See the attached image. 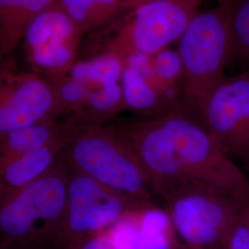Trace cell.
<instances>
[{
  "instance_id": "obj_2",
  "label": "cell",
  "mask_w": 249,
  "mask_h": 249,
  "mask_svg": "<svg viewBox=\"0 0 249 249\" xmlns=\"http://www.w3.org/2000/svg\"><path fill=\"white\" fill-rule=\"evenodd\" d=\"M69 180L60 155L43 177L0 203L1 249H57Z\"/></svg>"
},
{
  "instance_id": "obj_14",
  "label": "cell",
  "mask_w": 249,
  "mask_h": 249,
  "mask_svg": "<svg viewBox=\"0 0 249 249\" xmlns=\"http://www.w3.org/2000/svg\"><path fill=\"white\" fill-rule=\"evenodd\" d=\"M84 34L112 25L131 9L122 0H54Z\"/></svg>"
},
{
  "instance_id": "obj_13",
  "label": "cell",
  "mask_w": 249,
  "mask_h": 249,
  "mask_svg": "<svg viewBox=\"0 0 249 249\" xmlns=\"http://www.w3.org/2000/svg\"><path fill=\"white\" fill-rule=\"evenodd\" d=\"M54 0H0V54L12 53L21 44L27 28Z\"/></svg>"
},
{
  "instance_id": "obj_21",
  "label": "cell",
  "mask_w": 249,
  "mask_h": 249,
  "mask_svg": "<svg viewBox=\"0 0 249 249\" xmlns=\"http://www.w3.org/2000/svg\"><path fill=\"white\" fill-rule=\"evenodd\" d=\"M63 249H119L116 241L107 234H94L74 242Z\"/></svg>"
},
{
  "instance_id": "obj_23",
  "label": "cell",
  "mask_w": 249,
  "mask_h": 249,
  "mask_svg": "<svg viewBox=\"0 0 249 249\" xmlns=\"http://www.w3.org/2000/svg\"><path fill=\"white\" fill-rule=\"evenodd\" d=\"M124 4L130 9H136L142 5H144L148 2H151L153 0H122Z\"/></svg>"
},
{
  "instance_id": "obj_17",
  "label": "cell",
  "mask_w": 249,
  "mask_h": 249,
  "mask_svg": "<svg viewBox=\"0 0 249 249\" xmlns=\"http://www.w3.org/2000/svg\"><path fill=\"white\" fill-rule=\"evenodd\" d=\"M127 108L121 83L93 89L80 116L84 124L102 125L104 122Z\"/></svg>"
},
{
  "instance_id": "obj_12",
  "label": "cell",
  "mask_w": 249,
  "mask_h": 249,
  "mask_svg": "<svg viewBox=\"0 0 249 249\" xmlns=\"http://www.w3.org/2000/svg\"><path fill=\"white\" fill-rule=\"evenodd\" d=\"M81 124H85L76 116H62L0 134V164L39 149Z\"/></svg>"
},
{
  "instance_id": "obj_25",
  "label": "cell",
  "mask_w": 249,
  "mask_h": 249,
  "mask_svg": "<svg viewBox=\"0 0 249 249\" xmlns=\"http://www.w3.org/2000/svg\"><path fill=\"white\" fill-rule=\"evenodd\" d=\"M194 249L193 247H191V246H189V245H187L186 243H179L178 246L175 248V249Z\"/></svg>"
},
{
  "instance_id": "obj_16",
  "label": "cell",
  "mask_w": 249,
  "mask_h": 249,
  "mask_svg": "<svg viewBox=\"0 0 249 249\" xmlns=\"http://www.w3.org/2000/svg\"><path fill=\"white\" fill-rule=\"evenodd\" d=\"M125 62L114 53H98L75 63L69 75L91 89L110 86L121 81Z\"/></svg>"
},
{
  "instance_id": "obj_10",
  "label": "cell",
  "mask_w": 249,
  "mask_h": 249,
  "mask_svg": "<svg viewBox=\"0 0 249 249\" xmlns=\"http://www.w3.org/2000/svg\"><path fill=\"white\" fill-rule=\"evenodd\" d=\"M52 83L37 73L1 71L0 134L58 118Z\"/></svg>"
},
{
  "instance_id": "obj_7",
  "label": "cell",
  "mask_w": 249,
  "mask_h": 249,
  "mask_svg": "<svg viewBox=\"0 0 249 249\" xmlns=\"http://www.w3.org/2000/svg\"><path fill=\"white\" fill-rule=\"evenodd\" d=\"M148 210L151 209L70 168L67 205L57 249L98 234L127 214Z\"/></svg>"
},
{
  "instance_id": "obj_6",
  "label": "cell",
  "mask_w": 249,
  "mask_h": 249,
  "mask_svg": "<svg viewBox=\"0 0 249 249\" xmlns=\"http://www.w3.org/2000/svg\"><path fill=\"white\" fill-rule=\"evenodd\" d=\"M206 0H153L131 9L105 30L99 53L124 59L134 53L154 55L179 39Z\"/></svg>"
},
{
  "instance_id": "obj_15",
  "label": "cell",
  "mask_w": 249,
  "mask_h": 249,
  "mask_svg": "<svg viewBox=\"0 0 249 249\" xmlns=\"http://www.w3.org/2000/svg\"><path fill=\"white\" fill-rule=\"evenodd\" d=\"M120 83L126 107L137 113L155 117L175 107L142 72L130 66L125 65Z\"/></svg>"
},
{
  "instance_id": "obj_24",
  "label": "cell",
  "mask_w": 249,
  "mask_h": 249,
  "mask_svg": "<svg viewBox=\"0 0 249 249\" xmlns=\"http://www.w3.org/2000/svg\"><path fill=\"white\" fill-rule=\"evenodd\" d=\"M241 160H243V162H244V165H245V167H246V169L248 171V173H249V151H247L242 157L240 158Z\"/></svg>"
},
{
  "instance_id": "obj_20",
  "label": "cell",
  "mask_w": 249,
  "mask_h": 249,
  "mask_svg": "<svg viewBox=\"0 0 249 249\" xmlns=\"http://www.w3.org/2000/svg\"><path fill=\"white\" fill-rule=\"evenodd\" d=\"M227 249H249V201L241 209L231 230Z\"/></svg>"
},
{
  "instance_id": "obj_26",
  "label": "cell",
  "mask_w": 249,
  "mask_h": 249,
  "mask_svg": "<svg viewBox=\"0 0 249 249\" xmlns=\"http://www.w3.org/2000/svg\"><path fill=\"white\" fill-rule=\"evenodd\" d=\"M10 249V248H8V249Z\"/></svg>"
},
{
  "instance_id": "obj_8",
  "label": "cell",
  "mask_w": 249,
  "mask_h": 249,
  "mask_svg": "<svg viewBox=\"0 0 249 249\" xmlns=\"http://www.w3.org/2000/svg\"><path fill=\"white\" fill-rule=\"evenodd\" d=\"M84 32L53 2L27 28L21 44L33 71L48 80L68 75Z\"/></svg>"
},
{
  "instance_id": "obj_3",
  "label": "cell",
  "mask_w": 249,
  "mask_h": 249,
  "mask_svg": "<svg viewBox=\"0 0 249 249\" xmlns=\"http://www.w3.org/2000/svg\"><path fill=\"white\" fill-rule=\"evenodd\" d=\"M154 190L183 243L196 249H227L246 202L219 187L188 178L161 182Z\"/></svg>"
},
{
  "instance_id": "obj_22",
  "label": "cell",
  "mask_w": 249,
  "mask_h": 249,
  "mask_svg": "<svg viewBox=\"0 0 249 249\" xmlns=\"http://www.w3.org/2000/svg\"><path fill=\"white\" fill-rule=\"evenodd\" d=\"M218 1V6L227 10L232 11V9H234L235 5L237 4L238 0H217Z\"/></svg>"
},
{
  "instance_id": "obj_1",
  "label": "cell",
  "mask_w": 249,
  "mask_h": 249,
  "mask_svg": "<svg viewBox=\"0 0 249 249\" xmlns=\"http://www.w3.org/2000/svg\"><path fill=\"white\" fill-rule=\"evenodd\" d=\"M150 176L161 182L188 178L249 201V179L200 121L178 106L151 119L116 124ZM155 191V190H154Z\"/></svg>"
},
{
  "instance_id": "obj_4",
  "label": "cell",
  "mask_w": 249,
  "mask_h": 249,
  "mask_svg": "<svg viewBox=\"0 0 249 249\" xmlns=\"http://www.w3.org/2000/svg\"><path fill=\"white\" fill-rule=\"evenodd\" d=\"M231 14L219 6L198 11L178 41L184 76L178 106L200 122L207 101L225 79L224 69L232 56Z\"/></svg>"
},
{
  "instance_id": "obj_19",
  "label": "cell",
  "mask_w": 249,
  "mask_h": 249,
  "mask_svg": "<svg viewBox=\"0 0 249 249\" xmlns=\"http://www.w3.org/2000/svg\"><path fill=\"white\" fill-rule=\"evenodd\" d=\"M232 54L249 59V0H238L231 14Z\"/></svg>"
},
{
  "instance_id": "obj_11",
  "label": "cell",
  "mask_w": 249,
  "mask_h": 249,
  "mask_svg": "<svg viewBox=\"0 0 249 249\" xmlns=\"http://www.w3.org/2000/svg\"><path fill=\"white\" fill-rule=\"evenodd\" d=\"M82 126L84 124L63 134L39 149L0 164V203L7 201L51 169L72 137Z\"/></svg>"
},
{
  "instance_id": "obj_9",
  "label": "cell",
  "mask_w": 249,
  "mask_h": 249,
  "mask_svg": "<svg viewBox=\"0 0 249 249\" xmlns=\"http://www.w3.org/2000/svg\"><path fill=\"white\" fill-rule=\"evenodd\" d=\"M201 123L229 157L249 151V71L226 78L208 99Z\"/></svg>"
},
{
  "instance_id": "obj_18",
  "label": "cell",
  "mask_w": 249,
  "mask_h": 249,
  "mask_svg": "<svg viewBox=\"0 0 249 249\" xmlns=\"http://www.w3.org/2000/svg\"><path fill=\"white\" fill-rule=\"evenodd\" d=\"M49 81L55 90L58 116H74L80 119L93 89L69 74Z\"/></svg>"
},
{
  "instance_id": "obj_5",
  "label": "cell",
  "mask_w": 249,
  "mask_h": 249,
  "mask_svg": "<svg viewBox=\"0 0 249 249\" xmlns=\"http://www.w3.org/2000/svg\"><path fill=\"white\" fill-rule=\"evenodd\" d=\"M72 170L96 179L120 194L155 208L151 178L129 143L115 126L86 124L61 153Z\"/></svg>"
}]
</instances>
